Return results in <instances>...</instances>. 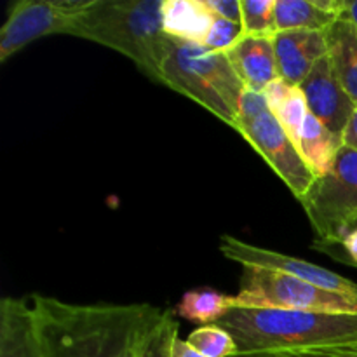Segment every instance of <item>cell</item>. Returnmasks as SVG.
Masks as SVG:
<instances>
[{
	"label": "cell",
	"instance_id": "obj_1",
	"mask_svg": "<svg viewBox=\"0 0 357 357\" xmlns=\"http://www.w3.org/2000/svg\"><path fill=\"white\" fill-rule=\"evenodd\" d=\"M44 357H131L150 303H70L28 295Z\"/></svg>",
	"mask_w": 357,
	"mask_h": 357
},
{
	"label": "cell",
	"instance_id": "obj_2",
	"mask_svg": "<svg viewBox=\"0 0 357 357\" xmlns=\"http://www.w3.org/2000/svg\"><path fill=\"white\" fill-rule=\"evenodd\" d=\"M218 326L232 335L236 357L357 351V314L232 309Z\"/></svg>",
	"mask_w": 357,
	"mask_h": 357
},
{
	"label": "cell",
	"instance_id": "obj_3",
	"mask_svg": "<svg viewBox=\"0 0 357 357\" xmlns=\"http://www.w3.org/2000/svg\"><path fill=\"white\" fill-rule=\"evenodd\" d=\"M162 3L164 0H91L68 35L121 52L160 84L162 65L176 42L164 28Z\"/></svg>",
	"mask_w": 357,
	"mask_h": 357
},
{
	"label": "cell",
	"instance_id": "obj_4",
	"mask_svg": "<svg viewBox=\"0 0 357 357\" xmlns=\"http://www.w3.org/2000/svg\"><path fill=\"white\" fill-rule=\"evenodd\" d=\"M160 84L195 101L234 128L243 91L225 52H211L202 44L176 40L160 72Z\"/></svg>",
	"mask_w": 357,
	"mask_h": 357
},
{
	"label": "cell",
	"instance_id": "obj_5",
	"mask_svg": "<svg viewBox=\"0 0 357 357\" xmlns=\"http://www.w3.org/2000/svg\"><path fill=\"white\" fill-rule=\"evenodd\" d=\"M314 243L340 244L357 220V150L344 145L326 174L302 199Z\"/></svg>",
	"mask_w": 357,
	"mask_h": 357
},
{
	"label": "cell",
	"instance_id": "obj_6",
	"mask_svg": "<svg viewBox=\"0 0 357 357\" xmlns=\"http://www.w3.org/2000/svg\"><path fill=\"white\" fill-rule=\"evenodd\" d=\"M236 309L357 314V296L330 291L281 272L246 267L239 279Z\"/></svg>",
	"mask_w": 357,
	"mask_h": 357
},
{
	"label": "cell",
	"instance_id": "obj_7",
	"mask_svg": "<svg viewBox=\"0 0 357 357\" xmlns=\"http://www.w3.org/2000/svg\"><path fill=\"white\" fill-rule=\"evenodd\" d=\"M91 0H17L0 28V63L49 35H68Z\"/></svg>",
	"mask_w": 357,
	"mask_h": 357
},
{
	"label": "cell",
	"instance_id": "obj_8",
	"mask_svg": "<svg viewBox=\"0 0 357 357\" xmlns=\"http://www.w3.org/2000/svg\"><path fill=\"white\" fill-rule=\"evenodd\" d=\"M234 129L260 153L261 159L284 181L289 192L302 201L316 176L274 114L268 110L253 121L237 124Z\"/></svg>",
	"mask_w": 357,
	"mask_h": 357
},
{
	"label": "cell",
	"instance_id": "obj_9",
	"mask_svg": "<svg viewBox=\"0 0 357 357\" xmlns=\"http://www.w3.org/2000/svg\"><path fill=\"white\" fill-rule=\"evenodd\" d=\"M220 251H222L223 257L239 264L243 268L255 267L272 272H281V274L302 279V281L319 286V288L330 289V291L357 296V282L337 274V272L328 271V268L321 267V265L302 260V258L289 257V255L279 253V251L267 250V248L246 243V241L237 239L234 236H222V239H220Z\"/></svg>",
	"mask_w": 357,
	"mask_h": 357
},
{
	"label": "cell",
	"instance_id": "obj_10",
	"mask_svg": "<svg viewBox=\"0 0 357 357\" xmlns=\"http://www.w3.org/2000/svg\"><path fill=\"white\" fill-rule=\"evenodd\" d=\"M300 89L305 96L310 115H314L335 135H340L344 138V132L354 115L357 105L340 84L328 56L321 58L314 65Z\"/></svg>",
	"mask_w": 357,
	"mask_h": 357
},
{
	"label": "cell",
	"instance_id": "obj_11",
	"mask_svg": "<svg viewBox=\"0 0 357 357\" xmlns=\"http://www.w3.org/2000/svg\"><path fill=\"white\" fill-rule=\"evenodd\" d=\"M274 51L279 79L300 87L314 65L328 56V44L324 31H278L274 35Z\"/></svg>",
	"mask_w": 357,
	"mask_h": 357
},
{
	"label": "cell",
	"instance_id": "obj_12",
	"mask_svg": "<svg viewBox=\"0 0 357 357\" xmlns=\"http://www.w3.org/2000/svg\"><path fill=\"white\" fill-rule=\"evenodd\" d=\"M0 357H44L28 296L0 300Z\"/></svg>",
	"mask_w": 357,
	"mask_h": 357
},
{
	"label": "cell",
	"instance_id": "obj_13",
	"mask_svg": "<svg viewBox=\"0 0 357 357\" xmlns=\"http://www.w3.org/2000/svg\"><path fill=\"white\" fill-rule=\"evenodd\" d=\"M227 56L246 89L264 93L279 79L274 37L243 35Z\"/></svg>",
	"mask_w": 357,
	"mask_h": 357
},
{
	"label": "cell",
	"instance_id": "obj_14",
	"mask_svg": "<svg viewBox=\"0 0 357 357\" xmlns=\"http://www.w3.org/2000/svg\"><path fill=\"white\" fill-rule=\"evenodd\" d=\"M345 0H275L278 31H326L344 14Z\"/></svg>",
	"mask_w": 357,
	"mask_h": 357
},
{
	"label": "cell",
	"instance_id": "obj_15",
	"mask_svg": "<svg viewBox=\"0 0 357 357\" xmlns=\"http://www.w3.org/2000/svg\"><path fill=\"white\" fill-rule=\"evenodd\" d=\"M324 37L335 73L357 105V28L342 16L324 31Z\"/></svg>",
	"mask_w": 357,
	"mask_h": 357
},
{
	"label": "cell",
	"instance_id": "obj_16",
	"mask_svg": "<svg viewBox=\"0 0 357 357\" xmlns=\"http://www.w3.org/2000/svg\"><path fill=\"white\" fill-rule=\"evenodd\" d=\"M164 28L176 40L202 44L215 16L204 0H164Z\"/></svg>",
	"mask_w": 357,
	"mask_h": 357
},
{
	"label": "cell",
	"instance_id": "obj_17",
	"mask_svg": "<svg viewBox=\"0 0 357 357\" xmlns=\"http://www.w3.org/2000/svg\"><path fill=\"white\" fill-rule=\"evenodd\" d=\"M342 146H344V138L340 135H335L314 115L309 114L302 128V135H300L298 150L314 176L319 178L330 171Z\"/></svg>",
	"mask_w": 357,
	"mask_h": 357
},
{
	"label": "cell",
	"instance_id": "obj_18",
	"mask_svg": "<svg viewBox=\"0 0 357 357\" xmlns=\"http://www.w3.org/2000/svg\"><path fill=\"white\" fill-rule=\"evenodd\" d=\"M264 94L267 98L268 108L274 114V117L278 119L282 129L288 132L293 143L298 146L302 128L305 124V119L310 114L302 89L289 86L282 79H278L264 91Z\"/></svg>",
	"mask_w": 357,
	"mask_h": 357
},
{
	"label": "cell",
	"instance_id": "obj_19",
	"mask_svg": "<svg viewBox=\"0 0 357 357\" xmlns=\"http://www.w3.org/2000/svg\"><path fill=\"white\" fill-rule=\"evenodd\" d=\"M232 309H236V295H225L213 288L190 289L178 303L180 317L201 326L218 324Z\"/></svg>",
	"mask_w": 357,
	"mask_h": 357
},
{
	"label": "cell",
	"instance_id": "obj_20",
	"mask_svg": "<svg viewBox=\"0 0 357 357\" xmlns=\"http://www.w3.org/2000/svg\"><path fill=\"white\" fill-rule=\"evenodd\" d=\"M178 330L180 324L174 319L173 310L157 309L139 330L131 357H173Z\"/></svg>",
	"mask_w": 357,
	"mask_h": 357
},
{
	"label": "cell",
	"instance_id": "obj_21",
	"mask_svg": "<svg viewBox=\"0 0 357 357\" xmlns=\"http://www.w3.org/2000/svg\"><path fill=\"white\" fill-rule=\"evenodd\" d=\"M187 344L204 357H236L237 345L232 335L218 324L201 326L192 331Z\"/></svg>",
	"mask_w": 357,
	"mask_h": 357
},
{
	"label": "cell",
	"instance_id": "obj_22",
	"mask_svg": "<svg viewBox=\"0 0 357 357\" xmlns=\"http://www.w3.org/2000/svg\"><path fill=\"white\" fill-rule=\"evenodd\" d=\"M275 0H241L243 31L253 37H274L278 33L274 21Z\"/></svg>",
	"mask_w": 357,
	"mask_h": 357
},
{
	"label": "cell",
	"instance_id": "obj_23",
	"mask_svg": "<svg viewBox=\"0 0 357 357\" xmlns=\"http://www.w3.org/2000/svg\"><path fill=\"white\" fill-rule=\"evenodd\" d=\"M243 35L244 31L243 24L241 23H234V21L215 17V21H213L211 28H209L202 45L211 52H225L227 54Z\"/></svg>",
	"mask_w": 357,
	"mask_h": 357
},
{
	"label": "cell",
	"instance_id": "obj_24",
	"mask_svg": "<svg viewBox=\"0 0 357 357\" xmlns=\"http://www.w3.org/2000/svg\"><path fill=\"white\" fill-rule=\"evenodd\" d=\"M312 248L326 255V257L340 261V264L351 265V267L357 268V227L344 237L340 244L312 243Z\"/></svg>",
	"mask_w": 357,
	"mask_h": 357
},
{
	"label": "cell",
	"instance_id": "obj_25",
	"mask_svg": "<svg viewBox=\"0 0 357 357\" xmlns=\"http://www.w3.org/2000/svg\"><path fill=\"white\" fill-rule=\"evenodd\" d=\"M267 98H265L264 93H257V91L244 89L243 94H241L239 100V110H237V124H243V122H250L253 119L260 117L265 112H268ZM234 126V128H236Z\"/></svg>",
	"mask_w": 357,
	"mask_h": 357
},
{
	"label": "cell",
	"instance_id": "obj_26",
	"mask_svg": "<svg viewBox=\"0 0 357 357\" xmlns=\"http://www.w3.org/2000/svg\"><path fill=\"white\" fill-rule=\"evenodd\" d=\"M204 2L215 17L234 21V23L243 21L241 0H204Z\"/></svg>",
	"mask_w": 357,
	"mask_h": 357
},
{
	"label": "cell",
	"instance_id": "obj_27",
	"mask_svg": "<svg viewBox=\"0 0 357 357\" xmlns=\"http://www.w3.org/2000/svg\"><path fill=\"white\" fill-rule=\"evenodd\" d=\"M279 357H357V351H319V352H303V354L279 356Z\"/></svg>",
	"mask_w": 357,
	"mask_h": 357
},
{
	"label": "cell",
	"instance_id": "obj_28",
	"mask_svg": "<svg viewBox=\"0 0 357 357\" xmlns=\"http://www.w3.org/2000/svg\"><path fill=\"white\" fill-rule=\"evenodd\" d=\"M173 357H204V356L199 354L195 349H192L190 345L187 344V340H181V338L178 337L173 345Z\"/></svg>",
	"mask_w": 357,
	"mask_h": 357
},
{
	"label": "cell",
	"instance_id": "obj_29",
	"mask_svg": "<svg viewBox=\"0 0 357 357\" xmlns=\"http://www.w3.org/2000/svg\"><path fill=\"white\" fill-rule=\"evenodd\" d=\"M344 145L357 150V108H356L354 115H352L351 122H349L347 129H345V132H344Z\"/></svg>",
	"mask_w": 357,
	"mask_h": 357
},
{
	"label": "cell",
	"instance_id": "obj_30",
	"mask_svg": "<svg viewBox=\"0 0 357 357\" xmlns=\"http://www.w3.org/2000/svg\"><path fill=\"white\" fill-rule=\"evenodd\" d=\"M342 16L347 17V20L357 28V0H345L344 14H342Z\"/></svg>",
	"mask_w": 357,
	"mask_h": 357
},
{
	"label": "cell",
	"instance_id": "obj_31",
	"mask_svg": "<svg viewBox=\"0 0 357 357\" xmlns=\"http://www.w3.org/2000/svg\"><path fill=\"white\" fill-rule=\"evenodd\" d=\"M356 227H357V220H356V222H354V225L351 227V230H352V229H356ZM351 230H349V232H351Z\"/></svg>",
	"mask_w": 357,
	"mask_h": 357
}]
</instances>
